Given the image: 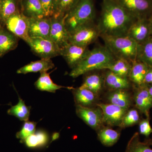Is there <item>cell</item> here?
I'll use <instances>...</instances> for the list:
<instances>
[{
  "label": "cell",
  "instance_id": "obj_4",
  "mask_svg": "<svg viewBox=\"0 0 152 152\" xmlns=\"http://www.w3.org/2000/svg\"><path fill=\"white\" fill-rule=\"evenodd\" d=\"M96 10L93 0H80L65 16L64 23L69 33L82 26L94 22Z\"/></svg>",
  "mask_w": 152,
  "mask_h": 152
},
{
  "label": "cell",
  "instance_id": "obj_39",
  "mask_svg": "<svg viewBox=\"0 0 152 152\" xmlns=\"http://www.w3.org/2000/svg\"><path fill=\"white\" fill-rule=\"evenodd\" d=\"M150 22V26H151V36L152 37V14L149 18Z\"/></svg>",
  "mask_w": 152,
  "mask_h": 152
},
{
  "label": "cell",
  "instance_id": "obj_10",
  "mask_svg": "<svg viewBox=\"0 0 152 152\" xmlns=\"http://www.w3.org/2000/svg\"><path fill=\"white\" fill-rule=\"evenodd\" d=\"M120 5L137 18H147L152 14V0H115Z\"/></svg>",
  "mask_w": 152,
  "mask_h": 152
},
{
  "label": "cell",
  "instance_id": "obj_11",
  "mask_svg": "<svg viewBox=\"0 0 152 152\" xmlns=\"http://www.w3.org/2000/svg\"><path fill=\"white\" fill-rule=\"evenodd\" d=\"M90 51L88 47L69 43L61 50V56L66 60L69 66L72 69L83 60Z\"/></svg>",
  "mask_w": 152,
  "mask_h": 152
},
{
  "label": "cell",
  "instance_id": "obj_5",
  "mask_svg": "<svg viewBox=\"0 0 152 152\" xmlns=\"http://www.w3.org/2000/svg\"><path fill=\"white\" fill-rule=\"evenodd\" d=\"M100 37L97 25L94 22L82 26L69 33V43L88 47Z\"/></svg>",
  "mask_w": 152,
  "mask_h": 152
},
{
  "label": "cell",
  "instance_id": "obj_2",
  "mask_svg": "<svg viewBox=\"0 0 152 152\" xmlns=\"http://www.w3.org/2000/svg\"><path fill=\"white\" fill-rule=\"evenodd\" d=\"M116 58L105 46H100L90 50L83 60L70 72L73 78L94 70L107 69Z\"/></svg>",
  "mask_w": 152,
  "mask_h": 152
},
{
  "label": "cell",
  "instance_id": "obj_41",
  "mask_svg": "<svg viewBox=\"0 0 152 152\" xmlns=\"http://www.w3.org/2000/svg\"><path fill=\"white\" fill-rule=\"evenodd\" d=\"M151 142V145H152V141H150Z\"/></svg>",
  "mask_w": 152,
  "mask_h": 152
},
{
  "label": "cell",
  "instance_id": "obj_15",
  "mask_svg": "<svg viewBox=\"0 0 152 152\" xmlns=\"http://www.w3.org/2000/svg\"><path fill=\"white\" fill-rule=\"evenodd\" d=\"M134 100L136 107L141 113L149 117V113L152 107V98L145 84L137 86L134 93Z\"/></svg>",
  "mask_w": 152,
  "mask_h": 152
},
{
  "label": "cell",
  "instance_id": "obj_29",
  "mask_svg": "<svg viewBox=\"0 0 152 152\" xmlns=\"http://www.w3.org/2000/svg\"><path fill=\"white\" fill-rule=\"evenodd\" d=\"M131 67L132 63L124 59L116 58L107 70L121 77L128 78Z\"/></svg>",
  "mask_w": 152,
  "mask_h": 152
},
{
  "label": "cell",
  "instance_id": "obj_9",
  "mask_svg": "<svg viewBox=\"0 0 152 152\" xmlns=\"http://www.w3.org/2000/svg\"><path fill=\"white\" fill-rule=\"evenodd\" d=\"M64 18L65 17L51 18L50 38L61 50L69 43V32L65 25Z\"/></svg>",
  "mask_w": 152,
  "mask_h": 152
},
{
  "label": "cell",
  "instance_id": "obj_1",
  "mask_svg": "<svg viewBox=\"0 0 152 152\" xmlns=\"http://www.w3.org/2000/svg\"><path fill=\"white\" fill-rule=\"evenodd\" d=\"M137 19L115 0H103L100 17L97 24L100 37L127 36L131 26Z\"/></svg>",
  "mask_w": 152,
  "mask_h": 152
},
{
  "label": "cell",
  "instance_id": "obj_20",
  "mask_svg": "<svg viewBox=\"0 0 152 152\" xmlns=\"http://www.w3.org/2000/svg\"><path fill=\"white\" fill-rule=\"evenodd\" d=\"M110 104L119 106L129 110L131 105V99L129 94L126 90H113L107 96Z\"/></svg>",
  "mask_w": 152,
  "mask_h": 152
},
{
  "label": "cell",
  "instance_id": "obj_22",
  "mask_svg": "<svg viewBox=\"0 0 152 152\" xmlns=\"http://www.w3.org/2000/svg\"><path fill=\"white\" fill-rule=\"evenodd\" d=\"M16 36L5 30H0V56L14 50L18 45Z\"/></svg>",
  "mask_w": 152,
  "mask_h": 152
},
{
  "label": "cell",
  "instance_id": "obj_31",
  "mask_svg": "<svg viewBox=\"0 0 152 152\" xmlns=\"http://www.w3.org/2000/svg\"><path fill=\"white\" fill-rule=\"evenodd\" d=\"M48 136L45 132L39 131L29 136L24 142L30 148H36L43 146L48 142Z\"/></svg>",
  "mask_w": 152,
  "mask_h": 152
},
{
  "label": "cell",
  "instance_id": "obj_35",
  "mask_svg": "<svg viewBox=\"0 0 152 152\" xmlns=\"http://www.w3.org/2000/svg\"><path fill=\"white\" fill-rule=\"evenodd\" d=\"M45 12V16L51 18L54 14L56 0H39Z\"/></svg>",
  "mask_w": 152,
  "mask_h": 152
},
{
  "label": "cell",
  "instance_id": "obj_8",
  "mask_svg": "<svg viewBox=\"0 0 152 152\" xmlns=\"http://www.w3.org/2000/svg\"><path fill=\"white\" fill-rule=\"evenodd\" d=\"M76 113L78 117L94 129H99L103 124L102 111L99 107L95 108L76 105Z\"/></svg>",
  "mask_w": 152,
  "mask_h": 152
},
{
  "label": "cell",
  "instance_id": "obj_14",
  "mask_svg": "<svg viewBox=\"0 0 152 152\" xmlns=\"http://www.w3.org/2000/svg\"><path fill=\"white\" fill-rule=\"evenodd\" d=\"M29 35L30 38H50L51 18H28Z\"/></svg>",
  "mask_w": 152,
  "mask_h": 152
},
{
  "label": "cell",
  "instance_id": "obj_32",
  "mask_svg": "<svg viewBox=\"0 0 152 152\" xmlns=\"http://www.w3.org/2000/svg\"><path fill=\"white\" fill-rule=\"evenodd\" d=\"M0 11L2 20H6L13 15L19 12L15 0H0Z\"/></svg>",
  "mask_w": 152,
  "mask_h": 152
},
{
  "label": "cell",
  "instance_id": "obj_27",
  "mask_svg": "<svg viewBox=\"0 0 152 152\" xmlns=\"http://www.w3.org/2000/svg\"><path fill=\"white\" fill-rule=\"evenodd\" d=\"M150 141L142 142L138 133H135L128 142L125 152H152Z\"/></svg>",
  "mask_w": 152,
  "mask_h": 152
},
{
  "label": "cell",
  "instance_id": "obj_19",
  "mask_svg": "<svg viewBox=\"0 0 152 152\" xmlns=\"http://www.w3.org/2000/svg\"><path fill=\"white\" fill-rule=\"evenodd\" d=\"M149 67L145 63L137 59L132 63L129 80L137 86L144 84V80Z\"/></svg>",
  "mask_w": 152,
  "mask_h": 152
},
{
  "label": "cell",
  "instance_id": "obj_28",
  "mask_svg": "<svg viewBox=\"0 0 152 152\" xmlns=\"http://www.w3.org/2000/svg\"><path fill=\"white\" fill-rule=\"evenodd\" d=\"M31 107L26 105L24 101L19 97V102L16 105L12 106L8 110L7 113L10 115L14 116L20 121H28Z\"/></svg>",
  "mask_w": 152,
  "mask_h": 152
},
{
  "label": "cell",
  "instance_id": "obj_33",
  "mask_svg": "<svg viewBox=\"0 0 152 152\" xmlns=\"http://www.w3.org/2000/svg\"><path fill=\"white\" fill-rule=\"evenodd\" d=\"M139 121L140 115L137 110L134 109L128 110L123 118L119 126L122 128L132 126L138 123Z\"/></svg>",
  "mask_w": 152,
  "mask_h": 152
},
{
  "label": "cell",
  "instance_id": "obj_34",
  "mask_svg": "<svg viewBox=\"0 0 152 152\" xmlns=\"http://www.w3.org/2000/svg\"><path fill=\"white\" fill-rule=\"evenodd\" d=\"M37 123L28 121H25L21 129L16 134L17 138L20 139L21 142H24L29 136L35 132Z\"/></svg>",
  "mask_w": 152,
  "mask_h": 152
},
{
  "label": "cell",
  "instance_id": "obj_7",
  "mask_svg": "<svg viewBox=\"0 0 152 152\" xmlns=\"http://www.w3.org/2000/svg\"><path fill=\"white\" fill-rule=\"evenodd\" d=\"M5 24L11 33L28 43L31 39L28 33V18L19 12L10 17Z\"/></svg>",
  "mask_w": 152,
  "mask_h": 152
},
{
  "label": "cell",
  "instance_id": "obj_16",
  "mask_svg": "<svg viewBox=\"0 0 152 152\" xmlns=\"http://www.w3.org/2000/svg\"><path fill=\"white\" fill-rule=\"evenodd\" d=\"M104 77V85L110 89L113 90H126L130 86L129 80L128 77H121L108 70Z\"/></svg>",
  "mask_w": 152,
  "mask_h": 152
},
{
  "label": "cell",
  "instance_id": "obj_36",
  "mask_svg": "<svg viewBox=\"0 0 152 152\" xmlns=\"http://www.w3.org/2000/svg\"><path fill=\"white\" fill-rule=\"evenodd\" d=\"M139 130L140 134L147 137L151 134L152 129L150 125L148 118L141 121L139 125Z\"/></svg>",
  "mask_w": 152,
  "mask_h": 152
},
{
  "label": "cell",
  "instance_id": "obj_30",
  "mask_svg": "<svg viewBox=\"0 0 152 152\" xmlns=\"http://www.w3.org/2000/svg\"><path fill=\"white\" fill-rule=\"evenodd\" d=\"M80 0H56L53 17H64L77 4Z\"/></svg>",
  "mask_w": 152,
  "mask_h": 152
},
{
  "label": "cell",
  "instance_id": "obj_40",
  "mask_svg": "<svg viewBox=\"0 0 152 152\" xmlns=\"http://www.w3.org/2000/svg\"><path fill=\"white\" fill-rule=\"evenodd\" d=\"M2 20L1 16V11H0V30L2 29L1 26V23H2Z\"/></svg>",
  "mask_w": 152,
  "mask_h": 152
},
{
  "label": "cell",
  "instance_id": "obj_38",
  "mask_svg": "<svg viewBox=\"0 0 152 152\" xmlns=\"http://www.w3.org/2000/svg\"><path fill=\"white\" fill-rule=\"evenodd\" d=\"M147 86H148V89L149 92L152 98V85H147Z\"/></svg>",
  "mask_w": 152,
  "mask_h": 152
},
{
  "label": "cell",
  "instance_id": "obj_3",
  "mask_svg": "<svg viewBox=\"0 0 152 152\" xmlns=\"http://www.w3.org/2000/svg\"><path fill=\"white\" fill-rule=\"evenodd\" d=\"M101 37L116 58L124 59L132 63L137 59L139 44L129 36Z\"/></svg>",
  "mask_w": 152,
  "mask_h": 152
},
{
  "label": "cell",
  "instance_id": "obj_25",
  "mask_svg": "<svg viewBox=\"0 0 152 152\" xmlns=\"http://www.w3.org/2000/svg\"><path fill=\"white\" fill-rule=\"evenodd\" d=\"M137 59L145 63L149 68H152V37L151 36L142 43L139 44Z\"/></svg>",
  "mask_w": 152,
  "mask_h": 152
},
{
  "label": "cell",
  "instance_id": "obj_26",
  "mask_svg": "<svg viewBox=\"0 0 152 152\" xmlns=\"http://www.w3.org/2000/svg\"><path fill=\"white\" fill-rule=\"evenodd\" d=\"M120 133L109 128H104L99 129L98 137L101 143L106 147H111L116 143L120 137Z\"/></svg>",
  "mask_w": 152,
  "mask_h": 152
},
{
  "label": "cell",
  "instance_id": "obj_37",
  "mask_svg": "<svg viewBox=\"0 0 152 152\" xmlns=\"http://www.w3.org/2000/svg\"><path fill=\"white\" fill-rule=\"evenodd\" d=\"M144 84L152 85V68H149L144 80Z\"/></svg>",
  "mask_w": 152,
  "mask_h": 152
},
{
  "label": "cell",
  "instance_id": "obj_17",
  "mask_svg": "<svg viewBox=\"0 0 152 152\" xmlns=\"http://www.w3.org/2000/svg\"><path fill=\"white\" fill-rule=\"evenodd\" d=\"M55 67L50 58H41V60L31 62L19 69L17 73L19 74H26L28 73L47 72Z\"/></svg>",
  "mask_w": 152,
  "mask_h": 152
},
{
  "label": "cell",
  "instance_id": "obj_18",
  "mask_svg": "<svg viewBox=\"0 0 152 152\" xmlns=\"http://www.w3.org/2000/svg\"><path fill=\"white\" fill-rule=\"evenodd\" d=\"M72 90L76 105L91 107L96 101L98 95L90 90L80 87Z\"/></svg>",
  "mask_w": 152,
  "mask_h": 152
},
{
  "label": "cell",
  "instance_id": "obj_23",
  "mask_svg": "<svg viewBox=\"0 0 152 152\" xmlns=\"http://www.w3.org/2000/svg\"><path fill=\"white\" fill-rule=\"evenodd\" d=\"M104 85V78L99 74L94 73L87 75L80 88L90 90L98 95L102 90Z\"/></svg>",
  "mask_w": 152,
  "mask_h": 152
},
{
  "label": "cell",
  "instance_id": "obj_6",
  "mask_svg": "<svg viewBox=\"0 0 152 152\" xmlns=\"http://www.w3.org/2000/svg\"><path fill=\"white\" fill-rule=\"evenodd\" d=\"M32 50L41 58H51L61 56V50L50 39L31 38L28 43Z\"/></svg>",
  "mask_w": 152,
  "mask_h": 152
},
{
  "label": "cell",
  "instance_id": "obj_12",
  "mask_svg": "<svg viewBox=\"0 0 152 152\" xmlns=\"http://www.w3.org/2000/svg\"><path fill=\"white\" fill-rule=\"evenodd\" d=\"M103 115L104 124L109 126H119L128 110L111 104H97Z\"/></svg>",
  "mask_w": 152,
  "mask_h": 152
},
{
  "label": "cell",
  "instance_id": "obj_21",
  "mask_svg": "<svg viewBox=\"0 0 152 152\" xmlns=\"http://www.w3.org/2000/svg\"><path fill=\"white\" fill-rule=\"evenodd\" d=\"M35 86L37 89L40 91L51 93H55L57 90L62 88L70 90L74 88L72 87L63 86L55 83L51 79L50 74L47 72H41L40 76L35 83Z\"/></svg>",
  "mask_w": 152,
  "mask_h": 152
},
{
  "label": "cell",
  "instance_id": "obj_24",
  "mask_svg": "<svg viewBox=\"0 0 152 152\" xmlns=\"http://www.w3.org/2000/svg\"><path fill=\"white\" fill-rule=\"evenodd\" d=\"M23 14L28 18H40L45 17L39 0H25Z\"/></svg>",
  "mask_w": 152,
  "mask_h": 152
},
{
  "label": "cell",
  "instance_id": "obj_13",
  "mask_svg": "<svg viewBox=\"0 0 152 152\" xmlns=\"http://www.w3.org/2000/svg\"><path fill=\"white\" fill-rule=\"evenodd\" d=\"M127 36L139 45L146 41L151 37L149 18H141L137 19L129 29Z\"/></svg>",
  "mask_w": 152,
  "mask_h": 152
}]
</instances>
